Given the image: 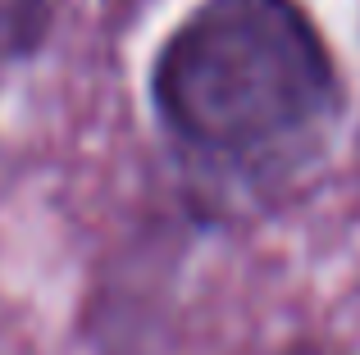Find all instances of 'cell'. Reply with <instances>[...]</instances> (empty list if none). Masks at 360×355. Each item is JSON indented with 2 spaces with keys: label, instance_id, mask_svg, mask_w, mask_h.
Here are the masks:
<instances>
[{
  "label": "cell",
  "instance_id": "cell-1",
  "mask_svg": "<svg viewBox=\"0 0 360 355\" xmlns=\"http://www.w3.org/2000/svg\"><path fill=\"white\" fill-rule=\"evenodd\" d=\"M141 96L196 232L283 205L352 119L347 64L306 0H192L150 46Z\"/></svg>",
  "mask_w": 360,
  "mask_h": 355
},
{
  "label": "cell",
  "instance_id": "cell-2",
  "mask_svg": "<svg viewBox=\"0 0 360 355\" xmlns=\"http://www.w3.org/2000/svg\"><path fill=\"white\" fill-rule=\"evenodd\" d=\"M60 0H0V69L37 64L55 41Z\"/></svg>",
  "mask_w": 360,
  "mask_h": 355
},
{
  "label": "cell",
  "instance_id": "cell-3",
  "mask_svg": "<svg viewBox=\"0 0 360 355\" xmlns=\"http://www.w3.org/2000/svg\"><path fill=\"white\" fill-rule=\"evenodd\" d=\"M269 355H352V351L333 347V342H319V337H292L283 347H274Z\"/></svg>",
  "mask_w": 360,
  "mask_h": 355
}]
</instances>
